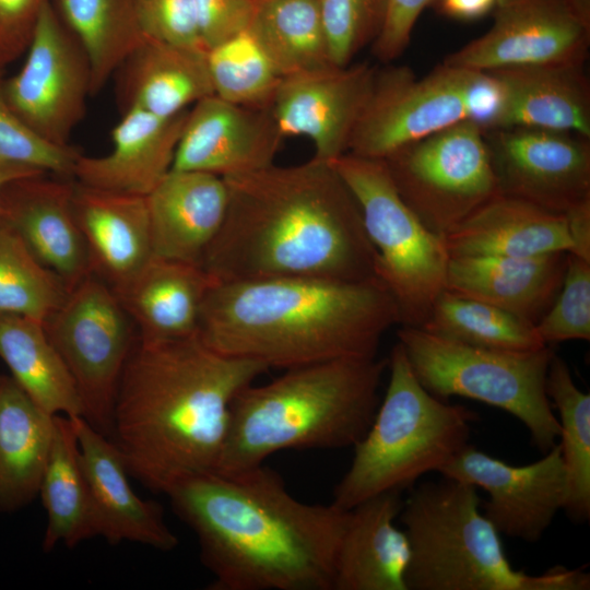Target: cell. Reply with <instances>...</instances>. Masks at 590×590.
<instances>
[{"instance_id":"cell-1","label":"cell","mask_w":590,"mask_h":590,"mask_svg":"<svg viewBox=\"0 0 590 590\" xmlns=\"http://www.w3.org/2000/svg\"><path fill=\"white\" fill-rule=\"evenodd\" d=\"M223 178L225 220L201 261L216 282L377 279L357 201L330 163L312 157Z\"/></svg>"},{"instance_id":"cell-2","label":"cell","mask_w":590,"mask_h":590,"mask_svg":"<svg viewBox=\"0 0 590 590\" xmlns=\"http://www.w3.org/2000/svg\"><path fill=\"white\" fill-rule=\"evenodd\" d=\"M196 534L213 590H332L349 517L295 498L264 464L189 475L166 493Z\"/></svg>"},{"instance_id":"cell-3","label":"cell","mask_w":590,"mask_h":590,"mask_svg":"<svg viewBox=\"0 0 590 590\" xmlns=\"http://www.w3.org/2000/svg\"><path fill=\"white\" fill-rule=\"evenodd\" d=\"M269 369L224 355L198 334L135 341L123 366L110 439L129 474L155 493L220 461L237 393Z\"/></svg>"},{"instance_id":"cell-4","label":"cell","mask_w":590,"mask_h":590,"mask_svg":"<svg viewBox=\"0 0 590 590\" xmlns=\"http://www.w3.org/2000/svg\"><path fill=\"white\" fill-rule=\"evenodd\" d=\"M397 323L396 303L378 279H272L215 282L197 334L224 355L285 370L376 357Z\"/></svg>"},{"instance_id":"cell-5","label":"cell","mask_w":590,"mask_h":590,"mask_svg":"<svg viewBox=\"0 0 590 590\" xmlns=\"http://www.w3.org/2000/svg\"><path fill=\"white\" fill-rule=\"evenodd\" d=\"M388 358H340L285 369L241 389L232 402L216 469L240 471L286 449L353 447L379 404Z\"/></svg>"},{"instance_id":"cell-6","label":"cell","mask_w":590,"mask_h":590,"mask_svg":"<svg viewBox=\"0 0 590 590\" xmlns=\"http://www.w3.org/2000/svg\"><path fill=\"white\" fill-rule=\"evenodd\" d=\"M481 504L474 485L446 476L412 489L398 516L411 548L408 590L590 588V575L582 568L555 566L542 575L516 569Z\"/></svg>"},{"instance_id":"cell-7","label":"cell","mask_w":590,"mask_h":590,"mask_svg":"<svg viewBox=\"0 0 590 590\" xmlns=\"http://www.w3.org/2000/svg\"><path fill=\"white\" fill-rule=\"evenodd\" d=\"M388 368L385 397L333 492L332 504L344 510L385 493L401 494L423 475L440 472L469 444L479 418L473 410L428 392L399 342Z\"/></svg>"},{"instance_id":"cell-8","label":"cell","mask_w":590,"mask_h":590,"mask_svg":"<svg viewBox=\"0 0 590 590\" xmlns=\"http://www.w3.org/2000/svg\"><path fill=\"white\" fill-rule=\"evenodd\" d=\"M397 334L414 375L433 396L469 398L511 414L542 453L557 444L559 422L545 388L554 353L548 345L532 352L491 350L405 326Z\"/></svg>"},{"instance_id":"cell-9","label":"cell","mask_w":590,"mask_h":590,"mask_svg":"<svg viewBox=\"0 0 590 590\" xmlns=\"http://www.w3.org/2000/svg\"><path fill=\"white\" fill-rule=\"evenodd\" d=\"M502 87L491 72L441 63L418 79L409 67L377 70L347 153L384 160L394 151L459 122L495 126Z\"/></svg>"},{"instance_id":"cell-10","label":"cell","mask_w":590,"mask_h":590,"mask_svg":"<svg viewBox=\"0 0 590 590\" xmlns=\"http://www.w3.org/2000/svg\"><path fill=\"white\" fill-rule=\"evenodd\" d=\"M359 206L376 253V276L400 324L421 328L445 291L449 253L397 191L382 160L345 153L330 162Z\"/></svg>"},{"instance_id":"cell-11","label":"cell","mask_w":590,"mask_h":590,"mask_svg":"<svg viewBox=\"0 0 590 590\" xmlns=\"http://www.w3.org/2000/svg\"><path fill=\"white\" fill-rule=\"evenodd\" d=\"M403 201L441 237L499 191L482 128L453 125L382 160Z\"/></svg>"},{"instance_id":"cell-12","label":"cell","mask_w":590,"mask_h":590,"mask_svg":"<svg viewBox=\"0 0 590 590\" xmlns=\"http://www.w3.org/2000/svg\"><path fill=\"white\" fill-rule=\"evenodd\" d=\"M43 324L75 382L83 417L110 437L118 382L137 338L131 318L115 292L90 273Z\"/></svg>"},{"instance_id":"cell-13","label":"cell","mask_w":590,"mask_h":590,"mask_svg":"<svg viewBox=\"0 0 590 590\" xmlns=\"http://www.w3.org/2000/svg\"><path fill=\"white\" fill-rule=\"evenodd\" d=\"M23 67L4 79L16 116L40 139L68 146L92 96L87 56L61 21L52 1L42 11Z\"/></svg>"},{"instance_id":"cell-14","label":"cell","mask_w":590,"mask_h":590,"mask_svg":"<svg viewBox=\"0 0 590 590\" xmlns=\"http://www.w3.org/2000/svg\"><path fill=\"white\" fill-rule=\"evenodd\" d=\"M484 138L500 193L559 214L590 200V138L529 127Z\"/></svg>"},{"instance_id":"cell-15","label":"cell","mask_w":590,"mask_h":590,"mask_svg":"<svg viewBox=\"0 0 590 590\" xmlns=\"http://www.w3.org/2000/svg\"><path fill=\"white\" fill-rule=\"evenodd\" d=\"M488 31L444 59V63L491 72L542 64H585L587 26L565 0H497Z\"/></svg>"},{"instance_id":"cell-16","label":"cell","mask_w":590,"mask_h":590,"mask_svg":"<svg viewBox=\"0 0 590 590\" xmlns=\"http://www.w3.org/2000/svg\"><path fill=\"white\" fill-rule=\"evenodd\" d=\"M439 473L485 491V517L500 534L528 543L541 540L566 503L558 444L524 465H511L468 444Z\"/></svg>"},{"instance_id":"cell-17","label":"cell","mask_w":590,"mask_h":590,"mask_svg":"<svg viewBox=\"0 0 590 590\" xmlns=\"http://www.w3.org/2000/svg\"><path fill=\"white\" fill-rule=\"evenodd\" d=\"M377 70L359 62L282 78L269 107L282 137L308 138L323 162L347 153Z\"/></svg>"},{"instance_id":"cell-18","label":"cell","mask_w":590,"mask_h":590,"mask_svg":"<svg viewBox=\"0 0 590 590\" xmlns=\"http://www.w3.org/2000/svg\"><path fill=\"white\" fill-rule=\"evenodd\" d=\"M282 140L270 108L206 96L188 110L172 169L220 177L260 170L273 164Z\"/></svg>"},{"instance_id":"cell-19","label":"cell","mask_w":590,"mask_h":590,"mask_svg":"<svg viewBox=\"0 0 590 590\" xmlns=\"http://www.w3.org/2000/svg\"><path fill=\"white\" fill-rule=\"evenodd\" d=\"M74 179L45 174L21 177L0 192V219L71 288L91 273L73 208Z\"/></svg>"},{"instance_id":"cell-20","label":"cell","mask_w":590,"mask_h":590,"mask_svg":"<svg viewBox=\"0 0 590 590\" xmlns=\"http://www.w3.org/2000/svg\"><path fill=\"white\" fill-rule=\"evenodd\" d=\"M70 418L91 489L98 535L110 544L129 541L162 552L173 551L178 539L167 526L162 506L134 493L114 441L83 416Z\"/></svg>"},{"instance_id":"cell-21","label":"cell","mask_w":590,"mask_h":590,"mask_svg":"<svg viewBox=\"0 0 590 590\" xmlns=\"http://www.w3.org/2000/svg\"><path fill=\"white\" fill-rule=\"evenodd\" d=\"M72 208L91 273L113 291L127 284L154 256L146 196L74 180Z\"/></svg>"},{"instance_id":"cell-22","label":"cell","mask_w":590,"mask_h":590,"mask_svg":"<svg viewBox=\"0 0 590 590\" xmlns=\"http://www.w3.org/2000/svg\"><path fill=\"white\" fill-rule=\"evenodd\" d=\"M188 109L160 117L129 108L111 131L113 150L103 156L80 154L73 179L82 185L148 196L172 169Z\"/></svg>"},{"instance_id":"cell-23","label":"cell","mask_w":590,"mask_h":590,"mask_svg":"<svg viewBox=\"0 0 590 590\" xmlns=\"http://www.w3.org/2000/svg\"><path fill=\"white\" fill-rule=\"evenodd\" d=\"M146 202L154 256L201 264L225 220L224 178L170 169Z\"/></svg>"},{"instance_id":"cell-24","label":"cell","mask_w":590,"mask_h":590,"mask_svg":"<svg viewBox=\"0 0 590 590\" xmlns=\"http://www.w3.org/2000/svg\"><path fill=\"white\" fill-rule=\"evenodd\" d=\"M568 251L532 257L450 256L445 290L535 324L555 300Z\"/></svg>"},{"instance_id":"cell-25","label":"cell","mask_w":590,"mask_h":590,"mask_svg":"<svg viewBox=\"0 0 590 590\" xmlns=\"http://www.w3.org/2000/svg\"><path fill=\"white\" fill-rule=\"evenodd\" d=\"M400 493H385L349 510L335 558L332 590H408L411 548L394 524Z\"/></svg>"},{"instance_id":"cell-26","label":"cell","mask_w":590,"mask_h":590,"mask_svg":"<svg viewBox=\"0 0 590 590\" xmlns=\"http://www.w3.org/2000/svg\"><path fill=\"white\" fill-rule=\"evenodd\" d=\"M491 72L503 95L494 129L529 127L590 138V83L585 64L526 66Z\"/></svg>"},{"instance_id":"cell-27","label":"cell","mask_w":590,"mask_h":590,"mask_svg":"<svg viewBox=\"0 0 590 590\" xmlns=\"http://www.w3.org/2000/svg\"><path fill=\"white\" fill-rule=\"evenodd\" d=\"M215 282L201 264L153 256L114 292L138 338L160 342L197 334L203 300Z\"/></svg>"},{"instance_id":"cell-28","label":"cell","mask_w":590,"mask_h":590,"mask_svg":"<svg viewBox=\"0 0 590 590\" xmlns=\"http://www.w3.org/2000/svg\"><path fill=\"white\" fill-rule=\"evenodd\" d=\"M449 256L532 257L569 251L564 214L498 193L441 236Z\"/></svg>"},{"instance_id":"cell-29","label":"cell","mask_w":590,"mask_h":590,"mask_svg":"<svg viewBox=\"0 0 590 590\" xmlns=\"http://www.w3.org/2000/svg\"><path fill=\"white\" fill-rule=\"evenodd\" d=\"M116 94L121 113L140 108L172 117L214 95L206 50L146 39L117 69Z\"/></svg>"},{"instance_id":"cell-30","label":"cell","mask_w":590,"mask_h":590,"mask_svg":"<svg viewBox=\"0 0 590 590\" xmlns=\"http://www.w3.org/2000/svg\"><path fill=\"white\" fill-rule=\"evenodd\" d=\"M55 416L0 375V510L19 509L38 495Z\"/></svg>"},{"instance_id":"cell-31","label":"cell","mask_w":590,"mask_h":590,"mask_svg":"<svg viewBox=\"0 0 590 590\" xmlns=\"http://www.w3.org/2000/svg\"><path fill=\"white\" fill-rule=\"evenodd\" d=\"M47 514L43 550L69 548L97 536V520L71 418L55 416V428L39 493Z\"/></svg>"},{"instance_id":"cell-32","label":"cell","mask_w":590,"mask_h":590,"mask_svg":"<svg viewBox=\"0 0 590 590\" xmlns=\"http://www.w3.org/2000/svg\"><path fill=\"white\" fill-rule=\"evenodd\" d=\"M0 358L13 380L44 411L83 416L75 382L43 322L0 314Z\"/></svg>"},{"instance_id":"cell-33","label":"cell","mask_w":590,"mask_h":590,"mask_svg":"<svg viewBox=\"0 0 590 590\" xmlns=\"http://www.w3.org/2000/svg\"><path fill=\"white\" fill-rule=\"evenodd\" d=\"M247 31L282 78L334 66L318 0H256Z\"/></svg>"},{"instance_id":"cell-34","label":"cell","mask_w":590,"mask_h":590,"mask_svg":"<svg viewBox=\"0 0 590 590\" xmlns=\"http://www.w3.org/2000/svg\"><path fill=\"white\" fill-rule=\"evenodd\" d=\"M58 15L84 49L98 93L121 63L148 38L133 0H55Z\"/></svg>"},{"instance_id":"cell-35","label":"cell","mask_w":590,"mask_h":590,"mask_svg":"<svg viewBox=\"0 0 590 590\" xmlns=\"http://www.w3.org/2000/svg\"><path fill=\"white\" fill-rule=\"evenodd\" d=\"M545 388L559 414L558 445L567 483L564 510L574 522H586L590 518V394L576 386L567 363L555 353Z\"/></svg>"},{"instance_id":"cell-36","label":"cell","mask_w":590,"mask_h":590,"mask_svg":"<svg viewBox=\"0 0 590 590\" xmlns=\"http://www.w3.org/2000/svg\"><path fill=\"white\" fill-rule=\"evenodd\" d=\"M421 329L472 346L532 352L547 346L535 326L499 307L444 291Z\"/></svg>"},{"instance_id":"cell-37","label":"cell","mask_w":590,"mask_h":590,"mask_svg":"<svg viewBox=\"0 0 590 590\" xmlns=\"http://www.w3.org/2000/svg\"><path fill=\"white\" fill-rule=\"evenodd\" d=\"M69 290L0 219V314L44 322L61 305Z\"/></svg>"},{"instance_id":"cell-38","label":"cell","mask_w":590,"mask_h":590,"mask_svg":"<svg viewBox=\"0 0 590 590\" xmlns=\"http://www.w3.org/2000/svg\"><path fill=\"white\" fill-rule=\"evenodd\" d=\"M214 95L246 107L269 108L282 76L246 30L206 50Z\"/></svg>"},{"instance_id":"cell-39","label":"cell","mask_w":590,"mask_h":590,"mask_svg":"<svg viewBox=\"0 0 590 590\" xmlns=\"http://www.w3.org/2000/svg\"><path fill=\"white\" fill-rule=\"evenodd\" d=\"M331 62L351 64L353 58L379 36L387 0H318Z\"/></svg>"},{"instance_id":"cell-40","label":"cell","mask_w":590,"mask_h":590,"mask_svg":"<svg viewBox=\"0 0 590 590\" xmlns=\"http://www.w3.org/2000/svg\"><path fill=\"white\" fill-rule=\"evenodd\" d=\"M534 326L548 346L569 340H590V261L568 252L560 290Z\"/></svg>"},{"instance_id":"cell-41","label":"cell","mask_w":590,"mask_h":590,"mask_svg":"<svg viewBox=\"0 0 590 590\" xmlns=\"http://www.w3.org/2000/svg\"><path fill=\"white\" fill-rule=\"evenodd\" d=\"M5 69H0V157L55 176L72 178L81 153L71 145L59 146L36 135L5 99Z\"/></svg>"},{"instance_id":"cell-42","label":"cell","mask_w":590,"mask_h":590,"mask_svg":"<svg viewBox=\"0 0 590 590\" xmlns=\"http://www.w3.org/2000/svg\"><path fill=\"white\" fill-rule=\"evenodd\" d=\"M148 38L205 49L193 0H133Z\"/></svg>"},{"instance_id":"cell-43","label":"cell","mask_w":590,"mask_h":590,"mask_svg":"<svg viewBox=\"0 0 590 590\" xmlns=\"http://www.w3.org/2000/svg\"><path fill=\"white\" fill-rule=\"evenodd\" d=\"M51 0H0V69L24 55Z\"/></svg>"},{"instance_id":"cell-44","label":"cell","mask_w":590,"mask_h":590,"mask_svg":"<svg viewBox=\"0 0 590 590\" xmlns=\"http://www.w3.org/2000/svg\"><path fill=\"white\" fill-rule=\"evenodd\" d=\"M205 49L247 30L256 0H193Z\"/></svg>"},{"instance_id":"cell-45","label":"cell","mask_w":590,"mask_h":590,"mask_svg":"<svg viewBox=\"0 0 590 590\" xmlns=\"http://www.w3.org/2000/svg\"><path fill=\"white\" fill-rule=\"evenodd\" d=\"M435 2L436 0H387L384 27L371 45L374 56L385 63L401 56L411 40L417 19Z\"/></svg>"},{"instance_id":"cell-46","label":"cell","mask_w":590,"mask_h":590,"mask_svg":"<svg viewBox=\"0 0 590 590\" xmlns=\"http://www.w3.org/2000/svg\"><path fill=\"white\" fill-rule=\"evenodd\" d=\"M564 215L571 241L568 252L590 261V200L574 206Z\"/></svg>"},{"instance_id":"cell-47","label":"cell","mask_w":590,"mask_h":590,"mask_svg":"<svg viewBox=\"0 0 590 590\" xmlns=\"http://www.w3.org/2000/svg\"><path fill=\"white\" fill-rule=\"evenodd\" d=\"M497 0H436L444 15L462 21L483 17L492 12Z\"/></svg>"},{"instance_id":"cell-48","label":"cell","mask_w":590,"mask_h":590,"mask_svg":"<svg viewBox=\"0 0 590 590\" xmlns=\"http://www.w3.org/2000/svg\"><path fill=\"white\" fill-rule=\"evenodd\" d=\"M38 174H45V172L25 165L12 163L0 157V192L2 188L12 180Z\"/></svg>"},{"instance_id":"cell-49","label":"cell","mask_w":590,"mask_h":590,"mask_svg":"<svg viewBox=\"0 0 590 590\" xmlns=\"http://www.w3.org/2000/svg\"><path fill=\"white\" fill-rule=\"evenodd\" d=\"M574 13L590 26V0H565Z\"/></svg>"}]
</instances>
